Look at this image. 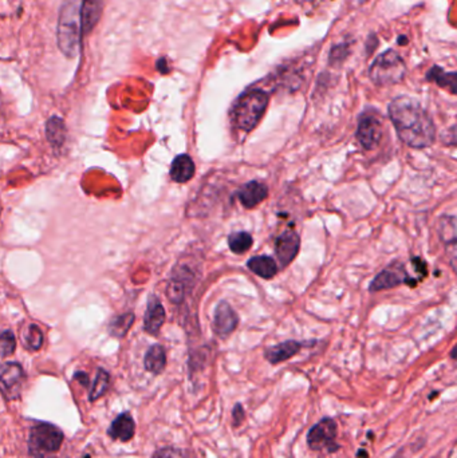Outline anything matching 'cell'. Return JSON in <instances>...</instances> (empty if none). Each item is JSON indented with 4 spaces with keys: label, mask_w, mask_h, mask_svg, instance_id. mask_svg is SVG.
Returning <instances> with one entry per match:
<instances>
[{
    "label": "cell",
    "mask_w": 457,
    "mask_h": 458,
    "mask_svg": "<svg viewBox=\"0 0 457 458\" xmlns=\"http://www.w3.org/2000/svg\"><path fill=\"white\" fill-rule=\"evenodd\" d=\"M369 75L377 86L397 85L406 75V65L400 54L387 50L374 59L369 69Z\"/></svg>",
    "instance_id": "5b68a950"
},
{
    "label": "cell",
    "mask_w": 457,
    "mask_h": 458,
    "mask_svg": "<svg viewBox=\"0 0 457 458\" xmlns=\"http://www.w3.org/2000/svg\"><path fill=\"white\" fill-rule=\"evenodd\" d=\"M22 342L30 352H37L43 345V333L37 324H29L22 330Z\"/></svg>",
    "instance_id": "cb8c5ba5"
},
{
    "label": "cell",
    "mask_w": 457,
    "mask_h": 458,
    "mask_svg": "<svg viewBox=\"0 0 457 458\" xmlns=\"http://www.w3.org/2000/svg\"><path fill=\"white\" fill-rule=\"evenodd\" d=\"M244 416H246V413H244L243 406L240 405V404H236V405L234 406V410H232V425L235 427H239L243 423V421H244Z\"/></svg>",
    "instance_id": "f546056e"
},
{
    "label": "cell",
    "mask_w": 457,
    "mask_h": 458,
    "mask_svg": "<svg viewBox=\"0 0 457 458\" xmlns=\"http://www.w3.org/2000/svg\"><path fill=\"white\" fill-rule=\"evenodd\" d=\"M355 137L365 150H373L383 139V123L374 113H364L360 117Z\"/></svg>",
    "instance_id": "ba28073f"
},
{
    "label": "cell",
    "mask_w": 457,
    "mask_h": 458,
    "mask_svg": "<svg viewBox=\"0 0 457 458\" xmlns=\"http://www.w3.org/2000/svg\"><path fill=\"white\" fill-rule=\"evenodd\" d=\"M428 81L438 84L440 88H449L452 94H456V74L455 72H445L438 66H435L426 75Z\"/></svg>",
    "instance_id": "603a6c76"
},
{
    "label": "cell",
    "mask_w": 457,
    "mask_h": 458,
    "mask_svg": "<svg viewBox=\"0 0 457 458\" xmlns=\"http://www.w3.org/2000/svg\"><path fill=\"white\" fill-rule=\"evenodd\" d=\"M26 374L17 362H6L0 366V393L7 401L18 400L23 390Z\"/></svg>",
    "instance_id": "52a82bcc"
},
{
    "label": "cell",
    "mask_w": 457,
    "mask_h": 458,
    "mask_svg": "<svg viewBox=\"0 0 457 458\" xmlns=\"http://www.w3.org/2000/svg\"><path fill=\"white\" fill-rule=\"evenodd\" d=\"M299 248H300V239L293 229L284 230L282 235L276 237L275 253L282 267H286L293 262L299 252Z\"/></svg>",
    "instance_id": "7c38bea8"
},
{
    "label": "cell",
    "mask_w": 457,
    "mask_h": 458,
    "mask_svg": "<svg viewBox=\"0 0 457 458\" xmlns=\"http://www.w3.org/2000/svg\"><path fill=\"white\" fill-rule=\"evenodd\" d=\"M303 347V343L296 342V340H286L279 345L271 346L266 349L264 352V358L271 363V365H279L284 361L291 359L294 355L299 353Z\"/></svg>",
    "instance_id": "2e32d148"
},
{
    "label": "cell",
    "mask_w": 457,
    "mask_h": 458,
    "mask_svg": "<svg viewBox=\"0 0 457 458\" xmlns=\"http://www.w3.org/2000/svg\"><path fill=\"white\" fill-rule=\"evenodd\" d=\"M165 322V310L157 297H150L144 317V330L147 334L157 335Z\"/></svg>",
    "instance_id": "9a60e30c"
},
{
    "label": "cell",
    "mask_w": 457,
    "mask_h": 458,
    "mask_svg": "<svg viewBox=\"0 0 457 458\" xmlns=\"http://www.w3.org/2000/svg\"><path fill=\"white\" fill-rule=\"evenodd\" d=\"M247 267L251 272H254L259 278L273 279L278 272V264L271 256H254L248 260Z\"/></svg>",
    "instance_id": "ffe728a7"
},
{
    "label": "cell",
    "mask_w": 457,
    "mask_h": 458,
    "mask_svg": "<svg viewBox=\"0 0 457 458\" xmlns=\"http://www.w3.org/2000/svg\"><path fill=\"white\" fill-rule=\"evenodd\" d=\"M193 282V272L186 265H177L166 287L168 299L175 304H180Z\"/></svg>",
    "instance_id": "30bf717a"
},
{
    "label": "cell",
    "mask_w": 457,
    "mask_h": 458,
    "mask_svg": "<svg viewBox=\"0 0 457 458\" xmlns=\"http://www.w3.org/2000/svg\"><path fill=\"white\" fill-rule=\"evenodd\" d=\"M110 385V375L109 372L104 369H98L95 379L93 382L90 393H89V400L94 402L98 398H101L109 388Z\"/></svg>",
    "instance_id": "484cf974"
},
{
    "label": "cell",
    "mask_w": 457,
    "mask_h": 458,
    "mask_svg": "<svg viewBox=\"0 0 457 458\" xmlns=\"http://www.w3.org/2000/svg\"><path fill=\"white\" fill-rule=\"evenodd\" d=\"M17 349V339L13 331H4L0 334V356L6 358L13 355Z\"/></svg>",
    "instance_id": "83f0119b"
},
{
    "label": "cell",
    "mask_w": 457,
    "mask_h": 458,
    "mask_svg": "<svg viewBox=\"0 0 457 458\" xmlns=\"http://www.w3.org/2000/svg\"><path fill=\"white\" fill-rule=\"evenodd\" d=\"M389 118L400 140L415 149L431 146L436 140V126L432 117L412 97L401 95L394 98L387 107Z\"/></svg>",
    "instance_id": "6da1fadb"
},
{
    "label": "cell",
    "mask_w": 457,
    "mask_h": 458,
    "mask_svg": "<svg viewBox=\"0 0 457 458\" xmlns=\"http://www.w3.org/2000/svg\"><path fill=\"white\" fill-rule=\"evenodd\" d=\"M46 137L54 149H59L66 141V126L59 117H51L46 123Z\"/></svg>",
    "instance_id": "7402d4cb"
},
{
    "label": "cell",
    "mask_w": 457,
    "mask_h": 458,
    "mask_svg": "<svg viewBox=\"0 0 457 458\" xmlns=\"http://www.w3.org/2000/svg\"><path fill=\"white\" fill-rule=\"evenodd\" d=\"M252 244L254 240L248 232H234L228 236V247L236 255L246 253Z\"/></svg>",
    "instance_id": "d4e9b609"
},
{
    "label": "cell",
    "mask_w": 457,
    "mask_h": 458,
    "mask_svg": "<svg viewBox=\"0 0 457 458\" xmlns=\"http://www.w3.org/2000/svg\"><path fill=\"white\" fill-rule=\"evenodd\" d=\"M268 196V188L259 181H250L238 191L239 201L247 210L257 207Z\"/></svg>",
    "instance_id": "4fadbf2b"
},
{
    "label": "cell",
    "mask_w": 457,
    "mask_h": 458,
    "mask_svg": "<svg viewBox=\"0 0 457 458\" xmlns=\"http://www.w3.org/2000/svg\"><path fill=\"white\" fill-rule=\"evenodd\" d=\"M409 283L410 285H416V281L412 279L408 272L405 271V267L400 263H393V264L386 267L383 269L369 285L370 292H378V291H385L390 290L394 287H399L401 284Z\"/></svg>",
    "instance_id": "9c48e42d"
},
{
    "label": "cell",
    "mask_w": 457,
    "mask_h": 458,
    "mask_svg": "<svg viewBox=\"0 0 457 458\" xmlns=\"http://www.w3.org/2000/svg\"><path fill=\"white\" fill-rule=\"evenodd\" d=\"M338 425L335 420L325 417L315 423L307 433V445L314 452L335 453L339 450V443L337 442Z\"/></svg>",
    "instance_id": "8992f818"
},
{
    "label": "cell",
    "mask_w": 457,
    "mask_h": 458,
    "mask_svg": "<svg viewBox=\"0 0 457 458\" xmlns=\"http://www.w3.org/2000/svg\"><path fill=\"white\" fill-rule=\"evenodd\" d=\"M238 324L239 317L235 310L227 301L224 300L220 301L215 308L214 323H212V329L215 334L220 338H227L236 330Z\"/></svg>",
    "instance_id": "8fae6325"
},
{
    "label": "cell",
    "mask_w": 457,
    "mask_h": 458,
    "mask_svg": "<svg viewBox=\"0 0 457 458\" xmlns=\"http://www.w3.org/2000/svg\"><path fill=\"white\" fill-rule=\"evenodd\" d=\"M75 378H77L83 386H88V385H89V378H88V375H86L85 372H77V374H75Z\"/></svg>",
    "instance_id": "4dcf8cb0"
},
{
    "label": "cell",
    "mask_w": 457,
    "mask_h": 458,
    "mask_svg": "<svg viewBox=\"0 0 457 458\" xmlns=\"http://www.w3.org/2000/svg\"><path fill=\"white\" fill-rule=\"evenodd\" d=\"M134 323V315L131 313H127L124 315L114 317L109 324V333L115 338H124L128 334L130 327Z\"/></svg>",
    "instance_id": "4316f807"
},
{
    "label": "cell",
    "mask_w": 457,
    "mask_h": 458,
    "mask_svg": "<svg viewBox=\"0 0 457 458\" xmlns=\"http://www.w3.org/2000/svg\"><path fill=\"white\" fill-rule=\"evenodd\" d=\"M82 36L81 0H65L58 20V46L69 58L79 54Z\"/></svg>",
    "instance_id": "7a4b0ae2"
},
{
    "label": "cell",
    "mask_w": 457,
    "mask_h": 458,
    "mask_svg": "<svg viewBox=\"0 0 457 458\" xmlns=\"http://www.w3.org/2000/svg\"><path fill=\"white\" fill-rule=\"evenodd\" d=\"M105 0H82L81 1V20L82 34H90L99 22L104 11Z\"/></svg>",
    "instance_id": "5bb4252c"
},
{
    "label": "cell",
    "mask_w": 457,
    "mask_h": 458,
    "mask_svg": "<svg viewBox=\"0 0 457 458\" xmlns=\"http://www.w3.org/2000/svg\"><path fill=\"white\" fill-rule=\"evenodd\" d=\"M439 233L447 251L451 253L452 264L456 259V219L455 216L441 217L439 224Z\"/></svg>",
    "instance_id": "ac0fdd59"
},
{
    "label": "cell",
    "mask_w": 457,
    "mask_h": 458,
    "mask_svg": "<svg viewBox=\"0 0 457 458\" xmlns=\"http://www.w3.org/2000/svg\"><path fill=\"white\" fill-rule=\"evenodd\" d=\"M63 432L53 423H39L31 427L29 450L33 458H54L63 443Z\"/></svg>",
    "instance_id": "277c9868"
},
{
    "label": "cell",
    "mask_w": 457,
    "mask_h": 458,
    "mask_svg": "<svg viewBox=\"0 0 457 458\" xmlns=\"http://www.w3.org/2000/svg\"><path fill=\"white\" fill-rule=\"evenodd\" d=\"M268 105V94L260 88H252L239 97L232 107L234 126L244 132H251L260 123Z\"/></svg>",
    "instance_id": "3957f363"
},
{
    "label": "cell",
    "mask_w": 457,
    "mask_h": 458,
    "mask_svg": "<svg viewBox=\"0 0 457 458\" xmlns=\"http://www.w3.org/2000/svg\"><path fill=\"white\" fill-rule=\"evenodd\" d=\"M136 433V423L130 413L120 414L111 425H110L108 434L113 440L128 442L134 437Z\"/></svg>",
    "instance_id": "e0dca14e"
},
{
    "label": "cell",
    "mask_w": 457,
    "mask_h": 458,
    "mask_svg": "<svg viewBox=\"0 0 457 458\" xmlns=\"http://www.w3.org/2000/svg\"><path fill=\"white\" fill-rule=\"evenodd\" d=\"M144 366L149 372L159 375L165 370L166 366V353L161 345L152 346L144 358Z\"/></svg>",
    "instance_id": "44dd1931"
},
{
    "label": "cell",
    "mask_w": 457,
    "mask_h": 458,
    "mask_svg": "<svg viewBox=\"0 0 457 458\" xmlns=\"http://www.w3.org/2000/svg\"><path fill=\"white\" fill-rule=\"evenodd\" d=\"M195 172H196L195 162L188 155L177 156L173 159L170 166V177L173 181L179 184H184L192 180V177L195 176Z\"/></svg>",
    "instance_id": "d6986e66"
},
{
    "label": "cell",
    "mask_w": 457,
    "mask_h": 458,
    "mask_svg": "<svg viewBox=\"0 0 457 458\" xmlns=\"http://www.w3.org/2000/svg\"><path fill=\"white\" fill-rule=\"evenodd\" d=\"M153 458H189L183 449L163 448L154 453Z\"/></svg>",
    "instance_id": "f1b7e54d"
}]
</instances>
